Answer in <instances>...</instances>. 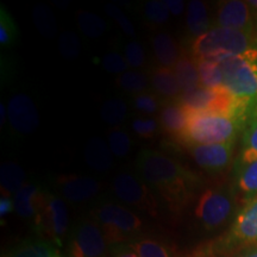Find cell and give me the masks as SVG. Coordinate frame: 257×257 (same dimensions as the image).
Segmentation results:
<instances>
[{
	"mask_svg": "<svg viewBox=\"0 0 257 257\" xmlns=\"http://www.w3.org/2000/svg\"><path fill=\"white\" fill-rule=\"evenodd\" d=\"M136 172L174 213L187 207L202 184L200 176L192 169L152 149H143L138 154Z\"/></svg>",
	"mask_w": 257,
	"mask_h": 257,
	"instance_id": "obj_1",
	"label": "cell"
},
{
	"mask_svg": "<svg viewBox=\"0 0 257 257\" xmlns=\"http://www.w3.org/2000/svg\"><path fill=\"white\" fill-rule=\"evenodd\" d=\"M216 61L223 73V87L248 105L249 120L252 119L257 115V49Z\"/></svg>",
	"mask_w": 257,
	"mask_h": 257,
	"instance_id": "obj_2",
	"label": "cell"
},
{
	"mask_svg": "<svg viewBox=\"0 0 257 257\" xmlns=\"http://www.w3.org/2000/svg\"><path fill=\"white\" fill-rule=\"evenodd\" d=\"M246 124V118L238 115L189 114L187 127L178 143L187 148L230 142L244 131Z\"/></svg>",
	"mask_w": 257,
	"mask_h": 257,
	"instance_id": "obj_3",
	"label": "cell"
},
{
	"mask_svg": "<svg viewBox=\"0 0 257 257\" xmlns=\"http://www.w3.org/2000/svg\"><path fill=\"white\" fill-rule=\"evenodd\" d=\"M252 49H257L256 32L214 27L192 41L191 56L194 60H216L239 55Z\"/></svg>",
	"mask_w": 257,
	"mask_h": 257,
	"instance_id": "obj_4",
	"label": "cell"
},
{
	"mask_svg": "<svg viewBox=\"0 0 257 257\" xmlns=\"http://www.w3.org/2000/svg\"><path fill=\"white\" fill-rule=\"evenodd\" d=\"M92 217L104 232L107 244L130 243L138 238L143 227V221L134 211L115 204L104 201L92 212Z\"/></svg>",
	"mask_w": 257,
	"mask_h": 257,
	"instance_id": "obj_5",
	"label": "cell"
},
{
	"mask_svg": "<svg viewBox=\"0 0 257 257\" xmlns=\"http://www.w3.org/2000/svg\"><path fill=\"white\" fill-rule=\"evenodd\" d=\"M34 227L38 236L56 246H62L69 227L68 208L62 198L48 191L42 192Z\"/></svg>",
	"mask_w": 257,
	"mask_h": 257,
	"instance_id": "obj_6",
	"label": "cell"
},
{
	"mask_svg": "<svg viewBox=\"0 0 257 257\" xmlns=\"http://www.w3.org/2000/svg\"><path fill=\"white\" fill-rule=\"evenodd\" d=\"M232 193L224 188H208L199 197L194 217L205 230L212 231L223 226L233 211Z\"/></svg>",
	"mask_w": 257,
	"mask_h": 257,
	"instance_id": "obj_7",
	"label": "cell"
},
{
	"mask_svg": "<svg viewBox=\"0 0 257 257\" xmlns=\"http://www.w3.org/2000/svg\"><path fill=\"white\" fill-rule=\"evenodd\" d=\"M112 189L115 197L124 204L148 212L154 217L159 214L156 194L140 176H135L131 173H120L112 181Z\"/></svg>",
	"mask_w": 257,
	"mask_h": 257,
	"instance_id": "obj_8",
	"label": "cell"
},
{
	"mask_svg": "<svg viewBox=\"0 0 257 257\" xmlns=\"http://www.w3.org/2000/svg\"><path fill=\"white\" fill-rule=\"evenodd\" d=\"M107 242L94 219H83L70 234L68 257H104Z\"/></svg>",
	"mask_w": 257,
	"mask_h": 257,
	"instance_id": "obj_9",
	"label": "cell"
},
{
	"mask_svg": "<svg viewBox=\"0 0 257 257\" xmlns=\"http://www.w3.org/2000/svg\"><path fill=\"white\" fill-rule=\"evenodd\" d=\"M223 244L225 246L257 244V197L245 202L237 213Z\"/></svg>",
	"mask_w": 257,
	"mask_h": 257,
	"instance_id": "obj_10",
	"label": "cell"
},
{
	"mask_svg": "<svg viewBox=\"0 0 257 257\" xmlns=\"http://www.w3.org/2000/svg\"><path fill=\"white\" fill-rule=\"evenodd\" d=\"M234 141L206 146L187 147L192 159L208 173H220L230 166L233 156Z\"/></svg>",
	"mask_w": 257,
	"mask_h": 257,
	"instance_id": "obj_11",
	"label": "cell"
},
{
	"mask_svg": "<svg viewBox=\"0 0 257 257\" xmlns=\"http://www.w3.org/2000/svg\"><path fill=\"white\" fill-rule=\"evenodd\" d=\"M8 118L11 127L22 135L34 133L40 124L36 106L30 96L24 93H17L10 99Z\"/></svg>",
	"mask_w": 257,
	"mask_h": 257,
	"instance_id": "obj_12",
	"label": "cell"
},
{
	"mask_svg": "<svg viewBox=\"0 0 257 257\" xmlns=\"http://www.w3.org/2000/svg\"><path fill=\"white\" fill-rule=\"evenodd\" d=\"M248 2L239 0H230V2L220 3L218 8L216 19V28L233 29V30L256 32L255 18Z\"/></svg>",
	"mask_w": 257,
	"mask_h": 257,
	"instance_id": "obj_13",
	"label": "cell"
},
{
	"mask_svg": "<svg viewBox=\"0 0 257 257\" xmlns=\"http://www.w3.org/2000/svg\"><path fill=\"white\" fill-rule=\"evenodd\" d=\"M57 188L66 200L79 204L95 197L100 189V184L89 176L72 174L60 176L57 179Z\"/></svg>",
	"mask_w": 257,
	"mask_h": 257,
	"instance_id": "obj_14",
	"label": "cell"
},
{
	"mask_svg": "<svg viewBox=\"0 0 257 257\" xmlns=\"http://www.w3.org/2000/svg\"><path fill=\"white\" fill-rule=\"evenodd\" d=\"M189 119L187 111L175 100H167L160 112L159 125L166 135L179 142L185 134Z\"/></svg>",
	"mask_w": 257,
	"mask_h": 257,
	"instance_id": "obj_15",
	"label": "cell"
},
{
	"mask_svg": "<svg viewBox=\"0 0 257 257\" xmlns=\"http://www.w3.org/2000/svg\"><path fill=\"white\" fill-rule=\"evenodd\" d=\"M43 188L37 184H25L14 195L15 211L24 219H35Z\"/></svg>",
	"mask_w": 257,
	"mask_h": 257,
	"instance_id": "obj_16",
	"label": "cell"
},
{
	"mask_svg": "<svg viewBox=\"0 0 257 257\" xmlns=\"http://www.w3.org/2000/svg\"><path fill=\"white\" fill-rule=\"evenodd\" d=\"M86 163L91 168L99 170V172H106L113 165V154L111 153L110 147L104 142L102 138L93 137L86 144L83 150Z\"/></svg>",
	"mask_w": 257,
	"mask_h": 257,
	"instance_id": "obj_17",
	"label": "cell"
},
{
	"mask_svg": "<svg viewBox=\"0 0 257 257\" xmlns=\"http://www.w3.org/2000/svg\"><path fill=\"white\" fill-rule=\"evenodd\" d=\"M150 85L157 94L165 96L168 100H174L182 93L173 68L157 67L154 69L150 76Z\"/></svg>",
	"mask_w": 257,
	"mask_h": 257,
	"instance_id": "obj_18",
	"label": "cell"
},
{
	"mask_svg": "<svg viewBox=\"0 0 257 257\" xmlns=\"http://www.w3.org/2000/svg\"><path fill=\"white\" fill-rule=\"evenodd\" d=\"M257 160V115L249 120L243 131L242 146L233 163V172L242 169Z\"/></svg>",
	"mask_w": 257,
	"mask_h": 257,
	"instance_id": "obj_19",
	"label": "cell"
},
{
	"mask_svg": "<svg viewBox=\"0 0 257 257\" xmlns=\"http://www.w3.org/2000/svg\"><path fill=\"white\" fill-rule=\"evenodd\" d=\"M153 49L160 67L174 68L181 57L176 42L166 32H159L153 37Z\"/></svg>",
	"mask_w": 257,
	"mask_h": 257,
	"instance_id": "obj_20",
	"label": "cell"
},
{
	"mask_svg": "<svg viewBox=\"0 0 257 257\" xmlns=\"http://www.w3.org/2000/svg\"><path fill=\"white\" fill-rule=\"evenodd\" d=\"M173 69L182 93L192 92L201 86L197 61L192 56L181 55Z\"/></svg>",
	"mask_w": 257,
	"mask_h": 257,
	"instance_id": "obj_21",
	"label": "cell"
},
{
	"mask_svg": "<svg viewBox=\"0 0 257 257\" xmlns=\"http://www.w3.org/2000/svg\"><path fill=\"white\" fill-rule=\"evenodd\" d=\"M187 23L188 32L192 36L199 37L211 30V19L208 16L207 6L200 0H192L187 5Z\"/></svg>",
	"mask_w": 257,
	"mask_h": 257,
	"instance_id": "obj_22",
	"label": "cell"
},
{
	"mask_svg": "<svg viewBox=\"0 0 257 257\" xmlns=\"http://www.w3.org/2000/svg\"><path fill=\"white\" fill-rule=\"evenodd\" d=\"M25 179H27V175H25L24 169L17 163L11 162V161L3 163L0 168L2 195L4 197L15 195L25 185Z\"/></svg>",
	"mask_w": 257,
	"mask_h": 257,
	"instance_id": "obj_23",
	"label": "cell"
},
{
	"mask_svg": "<svg viewBox=\"0 0 257 257\" xmlns=\"http://www.w3.org/2000/svg\"><path fill=\"white\" fill-rule=\"evenodd\" d=\"M234 188L248 202L257 197V160L242 169L233 172Z\"/></svg>",
	"mask_w": 257,
	"mask_h": 257,
	"instance_id": "obj_24",
	"label": "cell"
},
{
	"mask_svg": "<svg viewBox=\"0 0 257 257\" xmlns=\"http://www.w3.org/2000/svg\"><path fill=\"white\" fill-rule=\"evenodd\" d=\"M57 249L46 239H27L18 244L6 257H53Z\"/></svg>",
	"mask_w": 257,
	"mask_h": 257,
	"instance_id": "obj_25",
	"label": "cell"
},
{
	"mask_svg": "<svg viewBox=\"0 0 257 257\" xmlns=\"http://www.w3.org/2000/svg\"><path fill=\"white\" fill-rule=\"evenodd\" d=\"M198 64L200 85L206 88L223 87V73L220 64L216 60L202 59L195 60Z\"/></svg>",
	"mask_w": 257,
	"mask_h": 257,
	"instance_id": "obj_26",
	"label": "cell"
},
{
	"mask_svg": "<svg viewBox=\"0 0 257 257\" xmlns=\"http://www.w3.org/2000/svg\"><path fill=\"white\" fill-rule=\"evenodd\" d=\"M32 19H34L35 27L43 36L48 38L55 36L57 31L56 19L53 11L47 5H37L32 10Z\"/></svg>",
	"mask_w": 257,
	"mask_h": 257,
	"instance_id": "obj_27",
	"label": "cell"
},
{
	"mask_svg": "<svg viewBox=\"0 0 257 257\" xmlns=\"http://www.w3.org/2000/svg\"><path fill=\"white\" fill-rule=\"evenodd\" d=\"M100 117L105 123L110 125H119L127 117V105L121 99H108L100 108Z\"/></svg>",
	"mask_w": 257,
	"mask_h": 257,
	"instance_id": "obj_28",
	"label": "cell"
},
{
	"mask_svg": "<svg viewBox=\"0 0 257 257\" xmlns=\"http://www.w3.org/2000/svg\"><path fill=\"white\" fill-rule=\"evenodd\" d=\"M78 25L83 35L87 37L96 38L104 35L107 29L105 21L99 16L91 14L88 11H79L78 12Z\"/></svg>",
	"mask_w": 257,
	"mask_h": 257,
	"instance_id": "obj_29",
	"label": "cell"
},
{
	"mask_svg": "<svg viewBox=\"0 0 257 257\" xmlns=\"http://www.w3.org/2000/svg\"><path fill=\"white\" fill-rule=\"evenodd\" d=\"M140 257H172L165 244L153 238H138L128 243Z\"/></svg>",
	"mask_w": 257,
	"mask_h": 257,
	"instance_id": "obj_30",
	"label": "cell"
},
{
	"mask_svg": "<svg viewBox=\"0 0 257 257\" xmlns=\"http://www.w3.org/2000/svg\"><path fill=\"white\" fill-rule=\"evenodd\" d=\"M148 78L146 74L136 72V70H127L120 74L117 78V85L124 92L130 94H140L143 93L148 87Z\"/></svg>",
	"mask_w": 257,
	"mask_h": 257,
	"instance_id": "obj_31",
	"label": "cell"
},
{
	"mask_svg": "<svg viewBox=\"0 0 257 257\" xmlns=\"http://www.w3.org/2000/svg\"><path fill=\"white\" fill-rule=\"evenodd\" d=\"M108 147L113 156L124 159L131 150V138L124 128L114 127L107 134Z\"/></svg>",
	"mask_w": 257,
	"mask_h": 257,
	"instance_id": "obj_32",
	"label": "cell"
},
{
	"mask_svg": "<svg viewBox=\"0 0 257 257\" xmlns=\"http://www.w3.org/2000/svg\"><path fill=\"white\" fill-rule=\"evenodd\" d=\"M18 38V28L15 19L4 6L0 8V44L2 47L14 46Z\"/></svg>",
	"mask_w": 257,
	"mask_h": 257,
	"instance_id": "obj_33",
	"label": "cell"
},
{
	"mask_svg": "<svg viewBox=\"0 0 257 257\" xmlns=\"http://www.w3.org/2000/svg\"><path fill=\"white\" fill-rule=\"evenodd\" d=\"M144 16L150 23L161 25L165 24L169 19V10L165 2L150 0L144 5Z\"/></svg>",
	"mask_w": 257,
	"mask_h": 257,
	"instance_id": "obj_34",
	"label": "cell"
},
{
	"mask_svg": "<svg viewBox=\"0 0 257 257\" xmlns=\"http://www.w3.org/2000/svg\"><path fill=\"white\" fill-rule=\"evenodd\" d=\"M133 105L135 110L146 114H153L159 111L160 99L155 94H153V93L143 92L134 96Z\"/></svg>",
	"mask_w": 257,
	"mask_h": 257,
	"instance_id": "obj_35",
	"label": "cell"
},
{
	"mask_svg": "<svg viewBox=\"0 0 257 257\" xmlns=\"http://www.w3.org/2000/svg\"><path fill=\"white\" fill-rule=\"evenodd\" d=\"M59 47L61 54L66 57V59L72 60L79 56L80 54V42L76 35L73 32L66 31L60 36Z\"/></svg>",
	"mask_w": 257,
	"mask_h": 257,
	"instance_id": "obj_36",
	"label": "cell"
},
{
	"mask_svg": "<svg viewBox=\"0 0 257 257\" xmlns=\"http://www.w3.org/2000/svg\"><path fill=\"white\" fill-rule=\"evenodd\" d=\"M101 64L106 72L112 74H123L127 72L128 63L123 55L117 51H108L101 60Z\"/></svg>",
	"mask_w": 257,
	"mask_h": 257,
	"instance_id": "obj_37",
	"label": "cell"
},
{
	"mask_svg": "<svg viewBox=\"0 0 257 257\" xmlns=\"http://www.w3.org/2000/svg\"><path fill=\"white\" fill-rule=\"evenodd\" d=\"M159 126V123L154 118H136L131 124L134 133L142 138H153Z\"/></svg>",
	"mask_w": 257,
	"mask_h": 257,
	"instance_id": "obj_38",
	"label": "cell"
},
{
	"mask_svg": "<svg viewBox=\"0 0 257 257\" xmlns=\"http://www.w3.org/2000/svg\"><path fill=\"white\" fill-rule=\"evenodd\" d=\"M125 59L133 68H141L146 63V53L137 41L128 42L125 47Z\"/></svg>",
	"mask_w": 257,
	"mask_h": 257,
	"instance_id": "obj_39",
	"label": "cell"
},
{
	"mask_svg": "<svg viewBox=\"0 0 257 257\" xmlns=\"http://www.w3.org/2000/svg\"><path fill=\"white\" fill-rule=\"evenodd\" d=\"M105 11L111 18H113L114 21L119 24L121 30H123L125 34L127 35V36L135 37L136 31H135L134 25L131 24V22L128 21V18L124 15V12L121 11L119 8H117V6L113 4H107V5H105Z\"/></svg>",
	"mask_w": 257,
	"mask_h": 257,
	"instance_id": "obj_40",
	"label": "cell"
},
{
	"mask_svg": "<svg viewBox=\"0 0 257 257\" xmlns=\"http://www.w3.org/2000/svg\"><path fill=\"white\" fill-rule=\"evenodd\" d=\"M112 255L113 257H140L128 243L112 245Z\"/></svg>",
	"mask_w": 257,
	"mask_h": 257,
	"instance_id": "obj_41",
	"label": "cell"
},
{
	"mask_svg": "<svg viewBox=\"0 0 257 257\" xmlns=\"http://www.w3.org/2000/svg\"><path fill=\"white\" fill-rule=\"evenodd\" d=\"M14 199H11V197H4V195H2V198H0V217L4 218L5 216L11 213V212H14Z\"/></svg>",
	"mask_w": 257,
	"mask_h": 257,
	"instance_id": "obj_42",
	"label": "cell"
},
{
	"mask_svg": "<svg viewBox=\"0 0 257 257\" xmlns=\"http://www.w3.org/2000/svg\"><path fill=\"white\" fill-rule=\"evenodd\" d=\"M165 3L169 12H172L174 16H180L184 12L185 2H182V0H166Z\"/></svg>",
	"mask_w": 257,
	"mask_h": 257,
	"instance_id": "obj_43",
	"label": "cell"
},
{
	"mask_svg": "<svg viewBox=\"0 0 257 257\" xmlns=\"http://www.w3.org/2000/svg\"><path fill=\"white\" fill-rule=\"evenodd\" d=\"M6 113H8V110H6V107H5V105H4V102H2V104H0V115H2V119H0V123H2V126L3 125H4V123H5V118H6Z\"/></svg>",
	"mask_w": 257,
	"mask_h": 257,
	"instance_id": "obj_44",
	"label": "cell"
},
{
	"mask_svg": "<svg viewBox=\"0 0 257 257\" xmlns=\"http://www.w3.org/2000/svg\"><path fill=\"white\" fill-rule=\"evenodd\" d=\"M239 257H257V248L250 250V251H248L246 253H244V255L239 256Z\"/></svg>",
	"mask_w": 257,
	"mask_h": 257,
	"instance_id": "obj_45",
	"label": "cell"
},
{
	"mask_svg": "<svg viewBox=\"0 0 257 257\" xmlns=\"http://www.w3.org/2000/svg\"><path fill=\"white\" fill-rule=\"evenodd\" d=\"M253 18H255V31H256V35H257V11L253 12Z\"/></svg>",
	"mask_w": 257,
	"mask_h": 257,
	"instance_id": "obj_46",
	"label": "cell"
},
{
	"mask_svg": "<svg viewBox=\"0 0 257 257\" xmlns=\"http://www.w3.org/2000/svg\"><path fill=\"white\" fill-rule=\"evenodd\" d=\"M53 257H64V256H62V255H61V252L59 251V250H57V251L55 252V255H54Z\"/></svg>",
	"mask_w": 257,
	"mask_h": 257,
	"instance_id": "obj_47",
	"label": "cell"
}]
</instances>
